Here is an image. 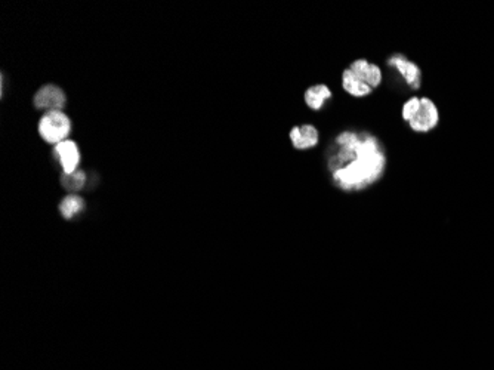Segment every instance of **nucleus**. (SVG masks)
<instances>
[{"mask_svg":"<svg viewBox=\"0 0 494 370\" xmlns=\"http://www.w3.org/2000/svg\"><path fill=\"white\" fill-rule=\"evenodd\" d=\"M340 152L335 162L339 163L333 178L344 190H358L376 181L385 168V157L379 152L373 137L361 139L352 132H344L336 139Z\"/></svg>","mask_w":494,"mask_h":370,"instance_id":"1","label":"nucleus"},{"mask_svg":"<svg viewBox=\"0 0 494 370\" xmlns=\"http://www.w3.org/2000/svg\"><path fill=\"white\" fill-rule=\"evenodd\" d=\"M71 132V120L63 111H49L39 122V134L48 144L58 145L67 141Z\"/></svg>","mask_w":494,"mask_h":370,"instance_id":"2","label":"nucleus"},{"mask_svg":"<svg viewBox=\"0 0 494 370\" xmlns=\"http://www.w3.org/2000/svg\"><path fill=\"white\" fill-rule=\"evenodd\" d=\"M33 104L37 110L49 111H61L67 104V97L64 90L55 85H45L34 94Z\"/></svg>","mask_w":494,"mask_h":370,"instance_id":"3","label":"nucleus"},{"mask_svg":"<svg viewBox=\"0 0 494 370\" xmlns=\"http://www.w3.org/2000/svg\"><path fill=\"white\" fill-rule=\"evenodd\" d=\"M438 110H436L432 100L421 98V107L409 125L416 132H429L438 125Z\"/></svg>","mask_w":494,"mask_h":370,"instance_id":"4","label":"nucleus"},{"mask_svg":"<svg viewBox=\"0 0 494 370\" xmlns=\"http://www.w3.org/2000/svg\"><path fill=\"white\" fill-rule=\"evenodd\" d=\"M55 156L58 157L64 174H73L78 171L80 164V152L74 141H63L55 147Z\"/></svg>","mask_w":494,"mask_h":370,"instance_id":"5","label":"nucleus"},{"mask_svg":"<svg viewBox=\"0 0 494 370\" xmlns=\"http://www.w3.org/2000/svg\"><path fill=\"white\" fill-rule=\"evenodd\" d=\"M350 70L354 76L370 86L372 89L377 88L382 82V71L376 64H370L367 60H357L351 64Z\"/></svg>","mask_w":494,"mask_h":370,"instance_id":"6","label":"nucleus"},{"mask_svg":"<svg viewBox=\"0 0 494 370\" xmlns=\"http://www.w3.org/2000/svg\"><path fill=\"white\" fill-rule=\"evenodd\" d=\"M388 64L391 67H395L398 71L403 74V78L406 79V82L409 83L410 88H413V89H419L421 88L422 73H421V68L417 67L414 63L406 60L403 55L396 53V55H394L392 58H389Z\"/></svg>","mask_w":494,"mask_h":370,"instance_id":"7","label":"nucleus"},{"mask_svg":"<svg viewBox=\"0 0 494 370\" xmlns=\"http://www.w3.org/2000/svg\"><path fill=\"white\" fill-rule=\"evenodd\" d=\"M290 139L295 148L298 150H310V148L315 147L318 144V131L312 125H303L296 126L290 131Z\"/></svg>","mask_w":494,"mask_h":370,"instance_id":"8","label":"nucleus"},{"mask_svg":"<svg viewBox=\"0 0 494 370\" xmlns=\"http://www.w3.org/2000/svg\"><path fill=\"white\" fill-rule=\"evenodd\" d=\"M85 206H86V203L80 196L68 194L61 200L58 211L64 219L70 221L74 216H78L79 213H82L85 211Z\"/></svg>","mask_w":494,"mask_h":370,"instance_id":"9","label":"nucleus"},{"mask_svg":"<svg viewBox=\"0 0 494 370\" xmlns=\"http://www.w3.org/2000/svg\"><path fill=\"white\" fill-rule=\"evenodd\" d=\"M332 98V90L326 85H314L305 92V102L310 108L318 111L327 100Z\"/></svg>","mask_w":494,"mask_h":370,"instance_id":"10","label":"nucleus"},{"mask_svg":"<svg viewBox=\"0 0 494 370\" xmlns=\"http://www.w3.org/2000/svg\"><path fill=\"white\" fill-rule=\"evenodd\" d=\"M342 85H344V89L348 92L350 95L357 97V98L366 97L373 90L370 86H367L366 83L358 80L350 68L345 70L344 74H342Z\"/></svg>","mask_w":494,"mask_h":370,"instance_id":"11","label":"nucleus"},{"mask_svg":"<svg viewBox=\"0 0 494 370\" xmlns=\"http://www.w3.org/2000/svg\"><path fill=\"white\" fill-rule=\"evenodd\" d=\"M63 187L70 193L80 191L86 184V174L83 171H75L73 174H64L61 178Z\"/></svg>","mask_w":494,"mask_h":370,"instance_id":"12","label":"nucleus"},{"mask_svg":"<svg viewBox=\"0 0 494 370\" xmlns=\"http://www.w3.org/2000/svg\"><path fill=\"white\" fill-rule=\"evenodd\" d=\"M419 107H421V98H416V97L410 98L403 105V119L410 122L414 117V115L417 113V110H419Z\"/></svg>","mask_w":494,"mask_h":370,"instance_id":"13","label":"nucleus"}]
</instances>
